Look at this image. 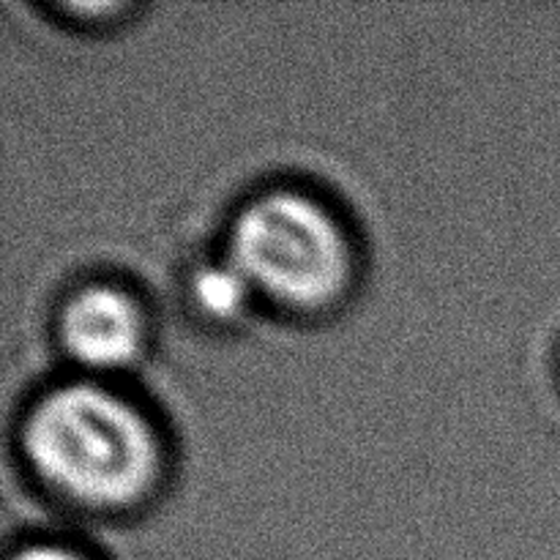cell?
I'll use <instances>...</instances> for the list:
<instances>
[{"instance_id":"cell-1","label":"cell","mask_w":560,"mask_h":560,"mask_svg":"<svg viewBox=\"0 0 560 560\" xmlns=\"http://www.w3.org/2000/svg\"><path fill=\"white\" fill-rule=\"evenodd\" d=\"M36 474L88 506H124L151 487L159 465L145 416L98 383H66L44 394L22 427Z\"/></svg>"},{"instance_id":"cell-2","label":"cell","mask_w":560,"mask_h":560,"mask_svg":"<svg viewBox=\"0 0 560 560\" xmlns=\"http://www.w3.org/2000/svg\"><path fill=\"white\" fill-rule=\"evenodd\" d=\"M230 262L268 299L315 310L342 293L350 249L337 219L301 191H266L230 228Z\"/></svg>"},{"instance_id":"cell-3","label":"cell","mask_w":560,"mask_h":560,"mask_svg":"<svg viewBox=\"0 0 560 560\" xmlns=\"http://www.w3.org/2000/svg\"><path fill=\"white\" fill-rule=\"evenodd\" d=\"M60 339L82 366H124L140 348V315L126 293L109 284H91L66 301Z\"/></svg>"},{"instance_id":"cell-4","label":"cell","mask_w":560,"mask_h":560,"mask_svg":"<svg viewBox=\"0 0 560 560\" xmlns=\"http://www.w3.org/2000/svg\"><path fill=\"white\" fill-rule=\"evenodd\" d=\"M195 299L206 315L217 317V320H228L244 310L246 299L252 293V284L246 282L244 273L233 266V262H211V266L200 268L195 277Z\"/></svg>"},{"instance_id":"cell-5","label":"cell","mask_w":560,"mask_h":560,"mask_svg":"<svg viewBox=\"0 0 560 560\" xmlns=\"http://www.w3.org/2000/svg\"><path fill=\"white\" fill-rule=\"evenodd\" d=\"M11 560H82V558L58 545H31L25 547V550L16 552Z\"/></svg>"}]
</instances>
